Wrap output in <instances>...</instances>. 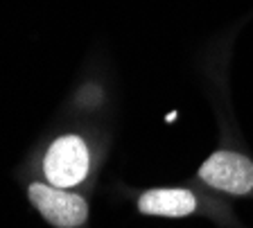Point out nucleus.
Masks as SVG:
<instances>
[{"label":"nucleus","instance_id":"2","mask_svg":"<svg viewBox=\"0 0 253 228\" xmlns=\"http://www.w3.org/2000/svg\"><path fill=\"white\" fill-rule=\"evenodd\" d=\"M201 183L217 192L244 196L253 192V160L235 149H217L197 172Z\"/></svg>","mask_w":253,"mask_h":228},{"label":"nucleus","instance_id":"1","mask_svg":"<svg viewBox=\"0 0 253 228\" xmlns=\"http://www.w3.org/2000/svg\"><path fill=\"white\" fill-rule=\"evenodd\" d=\"M90 147L77 133H63L47 147L43 156V174L54 188H75L90 172Z\"/></svg>","mask_w":253,"mask_h":228},{"label":"nucleus","instance_id":"4","mask_svg":"<svg viewBox=\"0 0 253 228\" xmlns=\"http://www.w3.org/2000/svg\"><path fill=\"white\" fill-rule=\"evenodd\" d=\"M199 208V199L188 188H152L138 196V212L152 217L179 219Z\"/></svg>","mask_w":253,"mask_h":228},{"label":"nucleus","instance_id":"3","mask_svg":"<svg viewBox=\"0 0 253 228\" xmlns=\"http://www.w3.org/2000/svg\"><path fill=\"white\" fill-rule=\"evenodd\" d=\"M27 196L39 212L57 228H77L88 219V203L82 194L50 183H32Z\"/></svg>","mask_w":253,"mask_h":228}]
</instances>
